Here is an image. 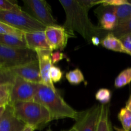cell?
Returning a JSON list of instances; mask_svg holds the SVG:
<instances>
[{
  "instance_id": "obj_26",
  "label": "cell",
  "mask_w": 131,
  "mask_h": 131,
  "mask_svg": "<svg viewBox=\"0 0 131 131\" xmlns=\"http://www.w3.org/2000/svg\"><path fill=\"white\" fill-rule=\"evenodd\" d=\"M111 33H112L117 38H120L124 35L131 33V19L126 23L118 24L115 30Z\"/></svg>"
},
{
  "instance_id": "obj_19",
  "label": "cell",
  "mask_w": 131,
  "mask_h": 131,
  "mask_svg": "<svg viewBox=\"0 0 131 131\" xmlns=\"http://www.w3.org/2000/svg\"><path fill=\"white\" fill-rule=\"evenodd\" d=\"M16 76L10 68L0 65V86L13 85Z\"/></svg>"
},
{
  "instance_id": "obj_18",
  "label": "cell",
  "mask_w": 131,
  "mask_h": 131,
  "mask_svg": "<svg viewBox=\"0 0 131 131\" xmlns=\"http://www.w3.org/2000/svg\"><path fill=\"white\" fill-rule=\"evenodd\" d=\"M118 19V24H123L131 19V3L121 6H112Z\"/></svg>"
},
{
  "instance_id": "obj_6",
  "label": "cell",
  "mask_w": 131,
  "mask_h": 131,
  "mask_svg": "<svg viewBox=\"0 0 131 131\" xmlns=\"http://www.w3.org/2000/svg\"><path fill=\"white\" fill-rule=\"evenodd\" d=\"M37 84L17 75L12 85L10 104L20 102L34 101Z\"/></svg>"
},
{
  "instance_id": "obj_34",
  "label": "cell",
  "mask_w": 131,
  "mask_h": 131,
  "mask_svg": "<svg viewBox=\"0 0 131 131\" xmlns=\"http://www.w3.org/2000/svg\"><path fill=\"white\" fill-rule=\"evenodd\" d=\"M35 130L33 129L32 127H29V126H27V125H26L25 127L24 128V129H23L22 131H34Z\"/></svg>"
},
{
  "instance_id": "obj_24",
  "label": "cell",
  "mask_w": 131,
  "mask_h": 131,
  "mask_svg": "<svg viewBox=\"0 0 131 131\" xmlns=\"http://www.w3.org/2000/svg\"><path fill=\"white\" fill-rule=\"evenodd\" d=\"M0 10L21 12L22 8L16 1L10 0H0Z\"/></svg>"
},
{
  "instance_id": "obj_31",
  "label": "cell",
  "mask_w": 131,
  "mask_h": 131,
  "mask_svg": "<svg viewBox=\"0 0 131 131\" xmlns=\"http://www.w3.org/2000/svg\"><path fill=\"white\" fill-rule=\"evenodd\" d=\"M65 58V54L61 51H56V52H52L51 54V58H52V64L57 63L61 60L64 59Z\"/></svg>"
},
{
  "instance_id": "obj_27",
  "label": "cell",
  "mask_w": 131,
  "mask_h": 131,
  "mask_svg": "<svg viewBox=\"0 0 131 131\" xmlns=\"http://www.w3.org/2000/svg\"><path fill=\"white\" fill-rule=\"evenodd\" d=\"M0 35H15L21 36L24 35V33L0 20Z\"/></svg>"
},
{
  "instance_id": "obj_20",
  "label": "cell",
  "mask_w": 131,
  "mask_h": 131,
  "mask_svg": "<svg viewBox=\"0 0 131 131\" xmlns=\"http://www.w3.org/2000/svg\"><path fill=\"white\" fill-rule=\"evenodd\" d=\"M131 82V67L125 69L119 74L115 80V86L116 88H121Z\"/></svg>"
},
{
  "instance_id": "obj_2",
  "label": "cell",
  "mask_w": 131,
  "mask_h": 131,
  "mask_svg": "<svg viewBox=\"0 0 131 131\" xmlns=\"http://www.w3.org/2000/svg\"><path fill=\"white\" fill-rule=\"evenodd\" d=\"M34 102L39 103L48 110L52 120L72 118L76 120L79 112L69 106L58 92L45 84H37Z\"/></svg>"
},
{
  "instance_id": "obj_1",
  "label": "cell",
  "mask_w": 131,
  "mask_h": 131,
  "mask_svg": "<svg viewBox=\"0 0 131 131\" xmlns=\"http://www.w3.org/2000/svg\"><path fill=\"white\" fill-rule=\"evenodd\" d=\"M65 10L66 19L63 27L70 37L75 36L74 32L79 33L88 43L93 37L103 39L109 32L100 26H95L88 17V11L95 5V1L60 0Z\"/></svg>"
},
{
  "instance_id": "obj_16",
  "label": "cell",
  "mask_w": 131,
  "mask_h": 131,
  "mask_svg": "<svg viewBox=\"0 0 131 131\" xmlns=\"http://www.w3.org/2000/svg\"><path fill=\"white\" fill-rule=\"evenodd\" d=\"M0 44L15 49H28L23 35H0Z\"/></svg>"
},
{
  "instance_id": "obj_30",
  "label": "cell",
  "mask_w": 131,
  "mask_h": 131,
  "mask_svg": "<svg viewBox=\"0 0 131 131\" xmlns=\"http://www.w3.org/2000/svg\"><path fill=\"white\" fill-rule=\"evenodd\" d=\"M127 50L131 53V33L125 34L118 38Z\"/></svg>"
},
{
  "instance_id": "obj_11",
  "label": "cell",
  "mask_w": 131,
  "mask_h": 131,
  "mask_svg": "<svg viewBox=\"0 0 131 131\" xmlns=\"http://www.w3.org/2000/svg\"><path fill=\"white\" fill-rule=\"evenodd\" d=\"M38 57L39 63L40 71L42 78V84L47 86L54 91L57 92L54 84L49 78V72L51 67L52 66L51 54L52 51L51 50H39L35 51Z\"/></svg>"
},
{
  "instance_id": "obj_25",
  "label": "cell",
  "mask_w": 131,
  "mask_h": 131,
  "mask_svg": "<svg viewBox=\"0 0 131 131\" xmlns=\"http://www.w3.org/2000/svg\"><path fill=\"white\" fill-rule=\"evenodd\" d=\"M112 97V93L107 88H101L95 93V99L102 105L108 104Z\"/></svg>"
},
{
  "instance_id": "obj_14",
  "label": "cell",
  "mask_w": 131,
  "mask_h": 131,
  "mask_svg": "<svg viewBox=\"0 0 131 131\" xmlns=\"http://www.w3.org/2000/svg\"><path fill=\"white\" fill-rule=\"evenodd\" d=\"M24 37L28 48L32 51L51 50L46 40L44 31L31 32V33H24Z\"/></svg>"
},
{
  "instance_id": "obj_15",
  "label": "cell",
  "mask_w": 131,
  "mask_h": 131,
  "mask_svg": "<svg viewBox=\"0 0 131 131\" xmlns=\"http://www.w3.org/2000/svg\"><path fill=\"white\" fill-rule=\"evenodd\" d=\"M101 45L106 49L115 52H122L131 56V53L124 47L120 40L112 33H109L101 41Z\"/></svg>"
},
{
  "instance_id": "obj_22",
  "label": "cell",
  "mask_w": 131,
  "mask_h": 131,
  "mask_svg": "<svg viewBox=\"0 0 131 131\" xmlns=\"http://www.w3.org/2000/svg\"><path fill=\"white\" fill-rule=\"evenodd\" d=\"M118 118L125 131L131 130V112L126 107L122 108L118 115Z\"/></svg>"
},
{
  "instance_id": "obj_7",
  "label": "cell",
  "mask_w": 131,
  "mask_h": 131,
  "mask_svg": "<svg viewBox=\"0 0 131 131\" xmlns=\"http://www.w3.org/2000/svg\"><path fill=\"white\" fill-rule=\"evenodd\" d=\"M23 2L31 10L33 17L46 27L58 25L56 19L52 15L51 6L46 1L24 0Z\"/></svg>"
},
{
  "instance_id": "obj_37",
  "label": "cell",
  "mask_w": 131,
  "mask_h": 131,
  "mask_svg": "<svg viewBox=\"0 0 131 131\" xmlns=\"http://www.w3.org/2000/svg\"><path fill=\"white\" fill-rule=\"evenodd\" d=\"M61 131H77L76 129H75V128L74 127H72V128H70V129H69V130H61Z\"/></svg>"
},
{
  "instance_id": "obj_13",
  "label": "cell",
  "mask_w": 131,
  "mask_h": 131,
  "mask_svg": "<svg viewBox=\"0 0 131 131\" xmlns=\"http://www.w3.org/2000/svg\"><path fill=\"white\" fill-rule=\"evenodd\" d=\"M25 124L15 116L11 105L6 106L3 115L0 119V131H22Z\"/></svg>"
},
{
  "instance_id": "obj_8",
  "label": "cell",
  "mask_w": 131,
  "mask_h": 131,
  "mask_svg": "<svg viewBox=\"0 0 131 131\" xmlns=\"http://www.w3.org/2000/svg\"><path fill=\"white\" fill-rule=\"evenodd\" d=\"M101 110V106L95 104L85 111L79 112V117L73 127L77 131H96Z\"/></svg>"
},
{
  "instance_id": "obj_4",
  "label": "cell",
  "mask_w": 131,
  "mask_h": 131,
  "mask_svg": "<svg viewBox=\"0 0 131 131\" xmlns=\"http://www.w3.org/2000/svg\"><path fill=\"white\" fill-rule=\"evenodd\" d=\"M0 20L23 33L43 31L46 26L26 12L2 11L0 10Z\"/></svg>"
},
{
  "instance_id": "obj_23",
  "label": "cell",
  "mask_w": 131,
  "mask_h": 131,
  "mask_svg": "<svg viewBox=\"0 0 131 131\" xmlns=\"http://www.w3.org/2000/svg\"><path fill=\"white\" fill-rule=\"evenodd\" d=\"M66 79L70 84L78 85L85 81L84 77L81 70L79 69L70 70L66 74Z\"/></svg>"
},
{
  "instance_id": "obj_9",
  "label": "cell",
  "mask_w": 131,
  "mask_h": 131,
  "mask_svg": "<svg viewBox=\"0 0 131 131\" xmlns=\"http://www.w3.org/2000/svg\"><path fill=\"white\" fill-rule=\"evenodd\" d=\"M44 32L51 51H63L66 47L68 39L70 37L63 26L46 27Z\"/></svg>"
},
{
  "instance_id": "obj_35",
  "label": "cell",
  "mask_w": 131,
  "mask_h": 131,
  "mask_svg": "<svg viewBox=\"0 0 131 131\" xmlns=\"http://www.w3.org/2000/svg\"><path fill=\"white\" fill-rule=\"evenodd\" d=\"M5 109H6V107H0V119H1L2 115H3L4 112H5Z\"/></svg>"
},
{
  "instance_id": "obj_33",
  "label": "cell",
  "mask_w": 131,
  "mask_h": 131,
  "mask_svg": "<svg viewBox=\"0 0 131 131\" xmlns=\"http://www.w3.org/2000/svg\"><path fill=\"white\" fill-rule=\"evenodd\" d=\"M125 107L131 112V95L129 96V99L127 101L126 104H125Z\"/></svg>"
},
{
  "instance_id": "obj_12",
  "label": "cell",
  "mask_w": 131,
  "mask_h": 131,
  "mask_svg": "<svg viewBox=\"0 0 131 131\" xmlns=\"http://www.w3.org/2000/svg\"><path fill=\"white\" fill-rule=\"evenodd\" d=\"M100 5L101 6L95 11L99 19L100 27L104 30L111 33L118 25L117 17L114 12L112 6Z\"/></svg>"
},
{
  "instance_id": "obj_10",
  "label": "cell",
  "mask_w": 131,
  "mask_h": 131,
  "mask_svg": "<svg viewBox=\"0 0 131 131\" xmlns=\"http://www.w3.org/2000/svg\"><path fill=\"white\" fill-rule=\"evenodd\" d=\"M13 72L24 80L35 84L42 83L38 60H33L28 63L10 68Z\"/></svg>"
},
{
  "instance_id": "obj_28",
  "label": "cell",
  "mask_w": 131,
  "mask_h": 131,
  "mask_svg": "<svg viewBox=\"0 0 131 131\" xmlns=\"http://www.w3.org/2000/svg\"><path fill=\"white\" fill-rule=\"evenodd\" d=\"M49 78L53 84L58 83L63 78V72L58 67L52 65L50 69Z\"/></svg>"
},
{
  "instance_id": "obj_29",
  "label": "cell",
  "mask_w": 131,
  "mask_h": 131,
  "mask_svg": "<svg viewBox=\"0 0 131 131\" xmlns=\"http://www.w3.org/2000/svg\"><path fill=\"white\" fill-rule=\"evenodd\" d=\"M130 3V2L127 0H100L95 1V5H102L103 6H118L123 5Z\"/></svg>"
},
{
  "instance_id": "obj_36",
  "label": "cell",
  "mask_w": 131,
  "mask_h": 131,
  "mask_svg": "<svg viewBox=\"0 0 131 131\" xmlns=\"http://www.w3.org/2000/svg\"><path fill=\"white\" fill-rule=\"evenodd\" d=\"M114 129H115V130L116 131H125L123 129L117 127H116V126H114Z\"/></svg>"
},
{
  "instance_id": "obj_17",
  "label": "cell",
  "mask_w": 131,
  "mask_h": 131,
  "mask_svg": "<svg viewBox=\"0 0 131 131\" xmlns=\"http://www.w3.org/2000/svg\"><path fill=\"white\" fill-rule=\"evenodd\" d=\"M96 131H112V125L110 118V106L101 105V114Z\"/></svg>"
},
{
  "instance_id": "obj_5",
  "label": "cell",
  "mask_w": 131,
  "mask_h": 131,
  "mask_svg": "<svg viewBox=\"0 0 131 131\" xmlns=\"http://www.w3.org/2000/svg\"><path fill=\"white\" fill-rule=\"evenodd\" d=\"M36 60L37 53L29 49H15L0 44V65L12 68Z\"/></svg>"
},
{
  "instance_id": "obj_32",
  "label": "cell",
  "mask_w": 131,
  "mask_h": 131,
  "mask_svg": "<svg viewBox=\"0 0 131 131\" xmlns=\"http://www.w3.org/2000/svg\"><path fill=\"white\" fill-rule=\"evenodd\" d=\"M91 43H92V44L94 45V46H98L101 43V40L99 37H93V38H92Z\"/></svg>"
},
{
  "instance_id": "obj_3",
  "label": "cell",
  "mask_w": 131,
  "mask_h": 131,
  "mask_svg": "<svg viewBox=\"0 0 131 131\" xmlns=\"http://www.w3.org/2000/svg\"><path fill=\"white\" fill-rule=\"evenodd\" d=\"M10 105L17 118L34 130L43 129L52 120L48 110L34 101L16 102Z\"/></svg>"
},
{
  "instance_id": "obj_21",
  "label": "cell",
  "mask_w": 131,
  "mask_h": 131,
  "mask_svg": "<svg viewBox=\"0 0 131 131\" xmlns=\"http://www.w3.org/2000/svg\"><path fill=\"white\" fill-rule=\"evenodd\" d=\"M12 88V84L0 86V107L10 104Z\"/></svg>"
}]
</instances>
